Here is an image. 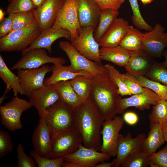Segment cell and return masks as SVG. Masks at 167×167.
<instances>
[{"label":"cell","mask_w":167,"mask_h":167,"mask_svg":"<svg viewBox=\"0 0 167 167\" xmlns=\"http://www.w3.org/2000/svg\"><path fill=\"white\" fill-rule=\"evenodd\" d=\"M59 46L67 55L73 71H84L93 76L107 73L105 65L88 59L79 53L69 41H61Z\"/></svg>","instance_id":"7"},{"label":"cell","mask_w":167,"mask_h":167,"mask_svg":"<svg viewBox=\"0 0 167 167\" xmlns=\"http://www.w3.org/2000/svg\"><path fill=\"white\" fill-rule=\"evenodd\" d=\"M131 6L133 15L132 22L138 28L149 32L153 27L150 25L144 20L141 14L137 0H128Z\"/></svg>","instance_id":"36"},{"label":"cell","mask_w":167,"mask_h":167,"mask_svg":"<svg viewBox=\"0 0 167 167\" xmlns=\"http://www.w3.org/2000/svg\"><path fill=\"white\" fill-rule=\"evenodd\" d=\"M146 138L145 133L138 134L132 138L130 133L126 136L119 134L117 145V155L114 159L115 164L113 167H119L125 159L129 155L142 151L143 141Z\"/></svg>","instance_id":"15"},{"label":"cell","mask_w":167,"mask_h":167,"mask_svg":"<svg viewBox=\"0 0 167 167\" xmlns=\"http://www.w3.org/2000/svg\"><path fill=\"white\" fill-rule=\"evenodd\" d=\"M11 14L13 19L11 31L25 27L30 25L35 20L33 11Z\"/></svg>","instance_id":"39"},{"label":"cell","mask_w":167,"mask_h":167,"mask_svg":"<svg viewBox=\"0 0 167 167\" xmlns=\"http://www.w3.org/2000/svg\"><path fill=\"white\" fill-rule=\"evenodd\" d=\"M131 53V51L120 45L111 48H101L100 49V58L101 60L110 62L117 65L125 67Z\"/></svg>","instance_id":"27"},{"label":"cell","mask_w":167,"mask_h":167,"mask_svg":"<svg viewBox=\"0 0 167 167\" xmlns=\"http://www.w3.org/2000/svg\"><path fill=\"white\" fill-rule=\"evenodd\" d=\"M33 150L40 156L49 158L52 143L50 130L44 118H41L34 130L32 137Z\"/></svg>","instance_id":"18"},{"label":"cell","mask_w":167,"mask_h":167,"mask_svg":"<svg viewBox=\"0 0 167 167\" xmlns=\"http://www.w3.org/2000/svg\"><path fill=\"white\" fill-rule=\"evenodd\" d=\"M62 167H80V166L77 163L65 159L63 163Z\"/></svg>","instance_id":"49"},{"label":"cell","mask_w":167,"mask_h":167,"mask_svg":"<svg viewBox=\"0 0 167 167\" xmlns=\"http://www.w3.org/2000/svg\"><path fill=\"white\" fill-rule=\"evenodd\" d=\"M140 1L143 5H146L151 3L153 0H140Z\"/></svg>","instance_id":"54"},{"label":"cell","mask_w":167,"mask_h":167,"mask_svg":"<svg viewBox=\"0 0 167 167\" xmlns=\"http://www.w3.org/2000/svg\"><path fill=\"white\" fill-rule=\"evenodd\" d=\"M46 50L36 48L22 52L21 58L11 68V70H26L38 68L48 63L54 65H63L66 60L61 57L49 56Z\"/></svg>","instance_id":"9"},{"label":"cell","mask_w":167,"mask_h":167,"mask_svg":"<svg viewBox=\"0 0 167 167\" xmlns=\"http://www.w3.org/2000/svg\"><path fill=\"white\" fill-rule=\"evenodd\" d=\"M82 144L81 136L74 127L61 133L53 140L49 158L64 157L76 151Z\"/></svg>","instance_id":"8"},{"label":"cell","mask_w":167,"mask_h":167,"mask_svg":"<svg viewBox=\"0 0 167 167\" xmlns=\"http://www.w3.org/2000/svg\"><path fill=\"white\" fill-rule=\"evenodd\" d=\"M95 28L93 26L81 28L77 37L71 43L79 53L88 59L101 62L100 46L94 36Z\"/></svg>","instance_id":"10"},{"label":"cell","mask_w":167,"mask_h":167,"mask_svg":"<svg viewBox=\"0 0 167 167\" xmlns=\"http://www.w3.org/2000/svg\"><path fill=\"white\" fill-rule=\"evenodd\" d=\"M162 129L165 141L167 142V122L162 124Z\"/></svg>","instance_id":"50"},{"label":"cell","mask_w":167,"mask_h":167,"mask_svg":"<svg viewBox=\"0 0 167 167\" xmlns=\"http://www.w3.org/2000/svg\"><path fill=\"white\" fill-rule=\"evenodd\" d=\"M115 164L114 159L111 162H101L97 164L95 167H113Z\"/></svg>","instance_id":"48"},{"label":"cell","mask_w":167,"mask_h":167,"mask_svg":"<svg viewBox=\"0 0 167 167\" xmlns=\"http://www.w3.org/2000/svg\"><path fill=\"white\" fill-rule=\"evenodd\" d=\"M17 157V167H36L37 164L31 156H28L25 152L22 143H19L16 148Z\"/></svg>","instance_id":"43"},{"label":"cell","mask_w":167,"mask_h":167,"mask_svg":"<svg viewBox=\"0 0 167 167\" xmlns=\"http://www.w3.org/2000/svg\"><path fill=\"white\" fill-rule=\"evenodd\" d=\"M54 85L60 99L75 109L84 102L74 91L69 80L59 82Z\"/></svg>","instance_id":"28"},{"label":"cell","mask_w":167,"mask_h":167,"mask_svg":"<svg viewBox=\"0 0 167 167\" xmlns=\"http://www.w3.org/2000/svg\"><path fill=\"white\" fill-rule=\"evenodd\" d=\"M162 124L156 123L150 126V131L143 144L142 151L149 156L165 141L163 134Z\"/></svg>","instance_id":"26"},{"label":"cell","mask_w":167,"mask_h":167,"mask_svg":"<svg viewBox=\"0 0 167 167\" xmlns=\"http://www.w3.org/2000/svg\"><path fill=\"white\" fill-rule=\"evenodd\" d=\"M74 110L60 99L48 108L44 118L51 131L52 142L61 133L74 127Z\"/></svg>","instance_id":"3"},{"label":"cell","mask_w":167,"mask_h":167,"mask_svg":"<svg viewBox=\"0 0 167 167\" xmlns=\"http://www.w3.org/2000/svg\"><path fill=\"white\" fill-rule=\"evenodd\" d=\"M111 157L107 153L88 148L83 144L74 153L65 156V160L74 162L80 167H95L98 164L109 160Z\"/></svg>","instance_id":"17"},{"label":"cell","mask_w":167,"mask_h":167,"mask_svg":"<svg viewBox=\"0 0 167 167\" xmlns=\"http://www.w3.org/2000/svg\"><path fill=\"white\" fill-rule=\"evenodd\" d=\"M92 77L80 75L69 80L73 89L83 102L90 98Z\"/></svg>","instance_id":"31"},{"label":"cell","mask_w":167,"mask_h":167,"mask_svg":"<svg viewBox=\"0 0 167 167\" xmlns=\"http://www.w3.org/2000/svg\"><path fill=\"white\" fill-rule=\"evenodd\" d=\"M101 11L94 0H78V16L81 27L93 26L96 28Z\"/></svg>","instance_id":"22"},{"label":"cell","mask_w":167,"mask_h":167,"mask_svg":"<svg viewBox=\"0 0 167 167\" xmlns=\"http://www.w3.org/2000/svg\"><path fill=\"white\" fill-rule=\"evenodd\" d=\"M148 164L151 167H167V146L149 156Z\"/></svg>","instance_id":"42"},{"label":"cell","mask_w":167,"mask_h":167,"mask_svg":"<svg viewBox=\"0 0 167 167\" xmlns=\"http://www.w3.org/2000/svg\"><path fill=\"white\" fill-rule=\"evenodd\" d=\"M124 123L123 118L119 116L104 121L101 131L102 143L99 150L101 152L108 154L111 157L116 156L119 133Z\"/></svg>","instance_id":"11"},{"label":"cell","mask_w":167,"mask_h":167,"mask_svg":"<svg viewBox=\"0 0 167 167\" xmlns=\"http://www.w3.org/2000/svg\"><path fill=\"white\" fill-rule=\"evenodd\" d=\"M122 78L132 95L147 92L151 91L142 86L135 76L127 72L122 74Z\"/></svg>","instance_id":"40"},{"label":"cell","mask_w":167,"mask_h":167,"mask_svg":"<svg viewBox=\"0 0 167 167\" xmlns=\"http://www.w3.org/2000/svg\"><path fill=\"white\" fill-rule=\"evenodd\" d=\"M35 6L31 0H11L8 5L6 14L32 11Z\"/></svg>","instance_id":"37"},{"label":"cell","mask_w":167,"mask_h":167,"mask_svg":"<svg viewBox=\"0 0 167 167\" xmlns=\"http://www.w3.org/2000/svg\"><path fill=\"white\" fill-rule=\"evenodd\" d=\"M143 87L148 88L155 92L162 100H167V86L154 81L144 76H135Z\"/></svg>","instance_id":"34"},{"label":"cell","mask_w":167,"mask_h":167,"mask_svg":"<svg viewBox=\"0 0 167 167\" xmlns=\"http://www.w3.org/2000/svg\"><path fill=\"white\" fill-rule=\"evenodd\" d=\"M129 26L127 21L117 18L98 42L100 46L111 48L119 45Z\"/></svg>","instance_id":"20"},{"label":"cell","mask_w":167,"mask_h":167,"mask_svg":"<svg viewBox=\"0 0 167 167\" xmlns=\"http://www.w3.org/2000/svg\"><path fill=\"white\" fill-rule=\"evenodd\" d=\"M29 98V101L37 110L40 118H44L48 108L60 99L54 84L45 86L33 90Z\"/></svg>","instance_id":"13"},{"label":"cell","mask_w":167,"mask_h":167,"mask_svg":"<svg viewBox=\"0 0 167 167\" xmlns=\"http://www.w3.org/2000/svg\"><path fill=\"white\" fill-rule=\"evenodd\" d=\"M50 71L51 67L46 64L38 68L17 70V75L25 91V96L29 98L33 90L44 87L45 76Z\"/></svg>","instance_id":"14"},{"label":"cell","mask_w":167,"mask_h":167,"mask_svg":"<svg viewBox=\"0 0 167 167\" xmlns=\"http://www.w3.org/2000/svg\"><path fill=\"white\" fill-rule=\"evenodd\" d=\"M65 38L70 40V33L65 29L53 27L42 31L32 43L22 52L36 48L43 49L49 53L52 52V45L57 40Z\"/></svg>","instance_id":"21"},{"label":"cell","mask_w":167,"mask_h":167,"mask_svg":"<svg viewBox=\"0 0 167 167\" xmlns=\"http://www.w3.org/2000/svg\"><path fill=\"white\" fill-rule=\"evenodd\" d=\"M148 157L142 151L132 154L127 157L121 165L122 167H147Z\"/></svg>","instance_id":"38"},{"label":"cell","mask_w":167,"mask_h":167,"mask_svg":"<svg viewBox=\"0 0 167 167\" xmlns=\"http://www.w3.org/2000/svg\"><path fill=\"white\" fill-rule=\"evenodd\" d=\"M51 67L52 74L49 77L45 79V86L54 84L61 81H69L80 75L93 76L91 74L84 71H74L70 66L54 64Z\"/></svg>","instance_id":"25"},{"label":"cell","mask_w":167,"mask_h":167,"mask_svg":"<svg viewBox=\"0 0 167 167\" xmlns=\"http://www.w3.org/2000/svg\"><path fill=\"white\" fill-rule=\"evenodd\" d=\"M90 98L105 121L116 116L117 104L121 97L107 73L93 76Z\"/></svg>","instance_id":"2"},{"label":"cell","mask_w":167,"mask_h":167,"mask_svg":"<svg viewBox=\"0 0 167 167\" xmlns=\"http://www.w3.org/2000/svg\"><path fill=\"white\" fill-rule=\"evenodd\" d=\"M41 31L35 20L24 28L11 31L0 38V51L11 52L23 51L34 42Z\"/></svg>","instance_id":"4"},{"label":"cell","mask_w":167,"mask_h":167,"mask_svg":"<svg viewBox=\"0 0 167 167\" xmlns=\"http://www.w3.org/2000/svg\"><path fill=\"white\" fill-rule=\"evenodd\" d=\"M161 100L152 90L147 92L134 94L127 98H121L117 104V113H123L127 108L131 107L140 110L148 109L151 105H156Z\"/></svg>","instance_id":"19"},{"label":"cell","mask_w":167,"mask_h":167,"mask_svg":"<svg viewBox=\"0 0 167 167\" xmlns=\"http://www.w3.org/2000/svg\"><path fill=\"white\" fill-rule=\"evenodd\" d=\"M14 145L9 133L0 130V158H2L13 150Z\"/></svg>","instance_id":"44"},{"label":"cell","mask_w":167,"mask_h":167,"mask_svg":"<svg viewBox=\"0 0 167 167\" xmlns=\"http://www.w3.org/2000/svg\"><path fill=\"white\" fill-rule=\"evenodd\" d=\"M11 0H7L9 2L10 1H11Z\"/></svg>","instance_id":"55"},{"label":"cell","mask_w":167,"mask_h":167,"mask_svg":"<svg viewBox=\"0 0 167 167\" xmlns=\"http://www.w3.org/2000/svg\"><path fill=\"white\" fill-rule=\"evenodd\" d=\"M106 72L112 81L118 88V94L121 96L132 95L122 78L121 73L113 66L110 64L105 65Z\"/></svg>","instance_id":"33"},{"label":"cell","mask_w":167,"mask_h":167,"mask_svg":"<svg viewBox=\"0 0 167 167\" xmlns=\"http://www.w3.org/2000/svg\"><path fill=\"white\" fill-rule=\"evenodd\" d=\"M105 120L90 98L75 109L74 127L80 133L85 147L99 150L101 131Z\"/></svg>","instance_id":"1"},{"label":"cell","mask_w":167,"mask_h":167,"mask_svg":"<svg viewBox=\"0 0 167 167\" xmlns=\"http://www.w3.org/2000/svg\"><path fill=\"white\" fill-rule=\"evenodd\" d=\"M30 155L35 160L38 167H62L65 159L64 157L57 159L44 157L38 155L33 150L31 151Z\"/></svg>","instance_id":"41"},{"label":"cell","mask_w":167,"mask_h":167,"mask_svg":"<svg viewBox=\"0 0 167 167\" xmlns=\"http://www.w3.org/2000/svg\"><path fill=\"white\" fill-rule=\"evenodd\" d=\"M65 0H46L33 13L41 31L52 27Z\"/></svg>","instance_id":"16"},{"label":"cell","mask_w":167,"mask_h":167,"mask_svg":"<svg viewBox=\"0 0 167 167\" xmlns=\"http://www.w3.org/2000/svg\"><path fill=\"white\" fill-rule=\"evenodd\" d=\"M165 28L157 23L152 30L143 33L142 38V49L152 57L161 58L167 47V32Z\"/></svg>","instance_id":"12"},{"label":"cell","mask_w":167,"mask_h":167,"mask_svg":"<svg viewBox=\"0 0 167 167\" xmlns=\"http://www.w3.org/2000/svg\"><path fill=\"white\" fill-rule=\"evenodd\" d=\"M32 106L29 101L17 96L0 106L1 122L8 130L14 131L22 128L20 119L22 113Z\"/></svg>","instance_id":"5"},{"label":"cell","mask_w":167,"mask_h":167,"mask_svg":"<svg viewBox=\"0 0 167 167\" xmlns=\"http://www.w3.org/2000/svg\"><path fill=\"white\" fill-rule=\"evenodd\" d=\"M101 10L107 8L118 10L125 0H94Z\"/></svg>","instance_id":"46"},{"label":"cell","mask_w":167,"mask_h":167,"mask_svg":"<svg viewBox=\"0 0 167 167\" xmlns=\"http://www.w3.org/2000/svg\"><path fill=\"white\" fill-rule=\"evenodd\" d=\"M119 14L118 10L107 8L101 10L98 25L94 32V36L98 42Z\"/></svg>","instance_id":"29"},{"label":"cell","mask_w":167,"mask_h":167,"mask_svg":"<svg viewBox=\"0 0 167 167\" xmlns=\"http://www.w3.org/2000/svg\"><path fill=\"white\" fill-rule=\"evenodd\" d=\"M33 3L35 9L39 8L46 0H31Z\"/></svg>","instance_id":"51"},{"label":"cell","mask_w":167,"mask_h":167,"mask_svg":"<svg viewBox=\"0 0 167 167\" xmlns=\"http://www.w3.org/2000/svg\"><path fill=\"white\" fill-rule=\"evenodd\" d=\"M0 77L5 83L6 88L5 92L0 99L1 105L5 99V96L12 89L14 96L18 94L25 95V91L18 75L14 73L7 67L2 55H0Z\"/></svg>","instance_id":"24"},{"label":"cell","mask_w":167,"mask_h":167,"mask_svg":"<svg viewBox=\"0 0 167 167\" xmlns=\"http://www.w3.org/2000/svg\"><path fill=\"white\" fill-rule=\"evenodd\" d=\"M122 118L124 122L131 125L136 124L139 119L137 114L134 112L131 111L125 113Z\"/></svg>","instance_id":"47"},{"label":"cell","mask_w":167,"mask_h":167,"mask_svg":"<svg viewBox=\"0 0 167 167\" xmlns=\"http://www.w3.org/2000/svg\"><path fill=\"white\" fill-rule=\"evenodd\" d=\"M78 0H65L52 27L62 28L71 34L72 42L78 36L81 27L78 13Z\"/></svg>","instance_id":"6"},{"label":"cell","mask_w":167,"mask_h":167,"mask_svg":"<svg viewBox=\"0 0 167 167\" xmlns=\"http://www.w3.org/2000/svg\"></svg>","instance_id":"56"},{"label":"cell","mask_w":167,"mask_h":167,"mask_svg":"<svg viewBox=\"0 0 167 167\" xmlns=\"http://www.w3.org/2000/svg\"><path fill=\"white\" fill-rule=\"evenodd\" d=\"M145 76L151 80L167 86V68L162 63L154 61Z\"/></svg>","instance_id":"35"},{"label":"cell","mask_w":167,"mask_h":167,"mask_svg":"<svg viewBox=\"0 0 167 167\" xmlns=\"http://www.w3.org/2000/svg\"><path fill=\"white\" fill-rule=\"evenodd\" d=\"M149 119L150 126L156 123L162 124L167 122V100H161L153 105Z\"/></svg>","instance_id":"32"},{"label":"cell","mask_w":167,"mask_h":167,"mask_svg":"<svg viewBox=\"0 0 167 167\" xmlns=\"http://www.w3.org/2000/svg\"><path fill=\"white\" fill-rule=\"evenodd\" d=\"M162 56L165 58L164 61L161 62L163 65L167 68V50L165 49L162 53Z\"/></svg>","instance_id":"52"},{"label":"cell","mask_w":167,"mask_h":167,"mask_svg":"<svg viewBox=\"0 0 167 167\" xmlns=\"http://www.w3.org/2000/svg\"><path fill=\"white\" fill-rule=\"evenodd\" d=\"M5 11L4 12L2 8H0V22L4 18L5 14Z\"/></svg>","instance_id":"53"},{"label":"cell","mask_w":167,"mask_h":167,"mask_svg":"<svg viewBox=\"0 0 167 167\" xmlns=\"http://www.w3.org/2000/svg\"><path fill=\"white\" fill-rule=\"evenodd\" d=\"M143 33L130 25L119 45L128 51H136L142 49V38Z\"/></svg>","instance_id":"30"},{"label":"cell","mask_w":167,"mask_h":167,"mask_svg":"<svg viewBox=\"0 0 167 167\" xmlns=\"http://www.w3.org/2000/svg\"><path fill=\"white\" fill-rule=\"evenodd\" d=\"M131 52L126 70L134 76H145L154 61L152 57L142 49Z\"/></svg>","instance_id":"23"},{"label":"cell","mask_w":167,"mask_h":167,"mask_svg":"<svg viewBox=\"0 0 167 167\" xmlns=\"http://www.w3.org/2000/svg\"><path fill=\"white\" fill-rule=\"evenodd\" d=\"M8 16L5 17L0 23V38L8 35L11 32L13 19L11 14H8Z\"/></svg>","instance_id":"45"}]
</instances>
